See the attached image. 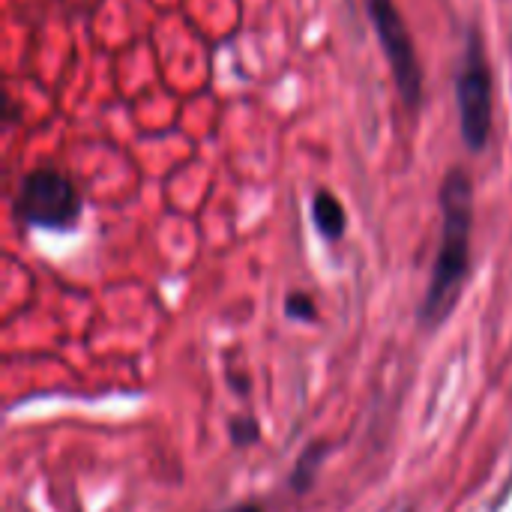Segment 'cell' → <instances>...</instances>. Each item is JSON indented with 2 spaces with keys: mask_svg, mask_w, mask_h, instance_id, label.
<instances>
[{
  "mask_svg": "<svg viewBox=\"0 0 512 512\" xmlns=\"http://www.w3.org/2000/svg\"><path fill=\"white\" fill-rule=\"evenodd\" d=\"M12 207H15L18 222H24L30 228L69 231L81 219L84 198L69 174H63L51 165H42V168H33L24 174Z\"/></svg>",
  "mask_w": 512,
  "mask_h": 512,
  "instance_id": "obj_3",
  "label": "cell"
},
{
  "mask_svg": "<svg viewBox=\"0 0 512 512\" xmlns=\"http://www.w3.org/2000/svg\"><path fill=\"white\" fill-rule=\"evenodd\" d=\"M366 15L372 21V30L381 42V51L387 57L390 75L396 81V90L405 102L408 111H420L423 93H426V78L423 66L414 48V36L396 6V0H363Z\"/></svg>",
  "mask_w": 512,
  "mask_h": 512,
  "instance_id": "obj_4",
  "label": "cell"
},
{
  "mask_svg": "<svg viewBox=\"0 0 512 512\" xmlns=\"http://www.w3.org/2000/svg\"><path fill=\"white\" fill-rule=\"evenodd\" d=\"M231 432H234V441H237V444H252V441L258 438V426H255V423H243V420L234 423Z\"/></svg>",
  "mask_w": 512,
  "mask_h": 512,
  "instance_id": "obj_7",
  "label": "cell"
},
{
  "mask_svg": "<svg viewBox=\"0 0 512 512\" xmlns=\"http://www.w3.org/2000/svg\"><path fill=\"white\" fill-rule=\"evenodd\" d=\"M285 309H288L291 318H300V321H309L315 315V303H312L309 294H291L288 303H285Z\"/></svg>",
  "mask_w": 512,
  "mask_h": 512,
  "instance_id": "obj_6",
  "label": "cell"
},
{
  "mask_svg": "<svg viewBox=\"0 0 512 512\" xmlns=\"http://www.w3.org/2000/svg\"><path fill=\"white\" fill-rule=\"evenodd\" d=\"M312 222L318 228L321 237L327 240H339L348 228V213H345V204L327 192V189H318L315 198H312Z\"/></svg>",
  "mask_w": 512,
  "mask_h": 512,
  "instance_id": "obj_5",
  "label": "cell"
},
{
  "mask_svg": "<svg viewBox=\"0 0 512 512\" xmlns=\"http://www.w3.org/2000/svg\"><path fill=\"white\" fill-rule=\"evenodd\" d=\"M225 512H261L255 504H243V507H231V510H225Z\"/></svg>",
  "mask_w": 512,
  "mask_h": 512,
  "instance_id": "obj_8",
  "label": "cell"
},
{
  "mask_svg": "<svg viewBox=\"0 0 512 512\" xmlns=\"http://www.w3.org/2000/svg\"><path fill=\"white\" fill-rule=\"evenodd\" d=\"M441 240L432 264L429 288L420 306L426 327L444 324L459 303V291L471 267V234H474V180L465 168H450L441 183Z\"/></svg>",
  "mask_w": 512,
  "mask_h": 512,
  "instance_id": "obj_1",
  "label": "cell"
},
{
  "mask_svg": "<svg viewBox=\"0 0 512 512\" xmlns=\"http://www.w3.org/2000/svg\"><path fill=\"white\" fill-rule=\"evenodd\" d=\"M456 105L465 147L471 153H483L495 129V75L480 24L465 30V48L456 69Z\"/></svg>",
  "mask_w": 512,
  "mask_h": 512,
  "instance_id": "obj_2",
  "label": "cell"
}]
</instances>
